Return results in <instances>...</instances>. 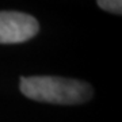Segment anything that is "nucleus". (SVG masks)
Returning <instances> with one entry per match:
<instances>
[{"instance_id": "1", "label": "nucleus", "mask_w": 122, "mask_h": 122, "mask_svg": "<svg viewBox=\"0 0 122 122\" xmlns=\"http://www.w3.org/2000/svg\"><path fill=\"white\" fill-rule=\"evenodd\" d=\"M20 91L33 100L54 105H79L92 96V88L87 83L54 76L22 77Z\"/></svg>"}, {"instance_id": "2", "label": "nucleus", "mask_w": 122, "mask_h": 122, "mask_svg": "<svg viewBox=\"0 0 122 122\" xmlns=\"http://www.w3.org/2000/svg\"><path fill=\"white\" fill-rule=\"evenodd\" d=\"M39 30L34 16L16 11H0V44H19L33 38Z\"/></svg>"}, {"instance_id": "3", "label": "nucleus", "mask_w": 122, "mask_h": 122, "mask_svg": "<svg viewBox=\"0 0 122 122\" xmlns=\"http://www.w3.org/2000/svg\"><path fill=\"white\" fill-rule=\"evenodd\" d=\"M96 1H98V5L105 11L117 14V15L122 12V0H96Z\"/></svg>"}]
</instances>
